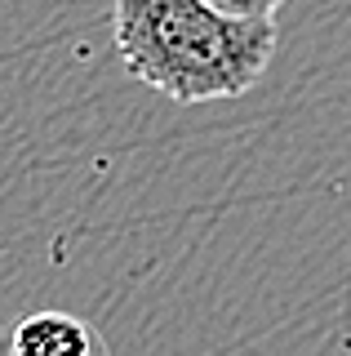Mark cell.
<instances>
[{"label": "cell", "instance_id": "6da1fadb", "mask_svg": "<svg viewBox=\"0 0 351 356\" xmlns=\"http://www.w3.org/2000/svg\"><path fill=\"white\" fill-rule=\"evenodd\" d=\"M112 31L125 72L173 103L249 94L276 54V18H232L209 0H116Z\"/></svg>", "mask_w": 351, "mask_h": 356}, {"label": "cell", "instance_id": "7a4b0ae2", "mask_svg": "<svg viewBox=\"0 0 351 356\" xmlns=\"http://www.w3.org/2000/svg\"><path fill=\"white\" fill-rule=\"evenodd\" d=\"M9 356H98V339L85 321L62 312H36L9 334Z\"/></svg>", "mask_w": 351, "mask_h": 356}, {"label": "cell", "instance_id": "3957f363", "mask_svg": "<svg viewBox=\"0 0 351 356\" xmlns=\"http://www.w3.org/2000/svg\"><path fill=\"white\" fill-rule=\"evenodd\" d=\"M209 5L232 18H276L284 9V0H209Z\"/></svg>", "mask_w": 351, "mask_h": 356}]
</instances>
